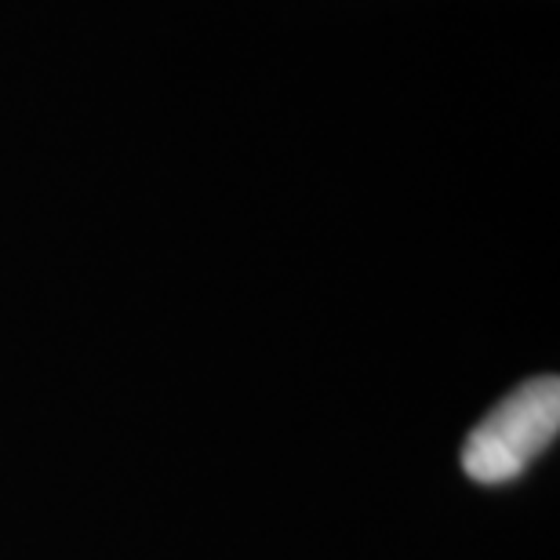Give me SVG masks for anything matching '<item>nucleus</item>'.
Segmentation results:
<instances>
[{"instance_id":"nucleus-1","label":"nucleus","mask_w":560,"mask_h":560,"mask_svg":"<svg viewBox=\"0 0 560 560\" xmlns=\"http://www.w3.org/2000/svg\"><path fill=\"white\" fill-rule=\"evenodd\" d=\"M560 430V383L553 375L517 386L466 441L463 466L477 485H506L521 477Z\"/></svg>"}]
</instances>
